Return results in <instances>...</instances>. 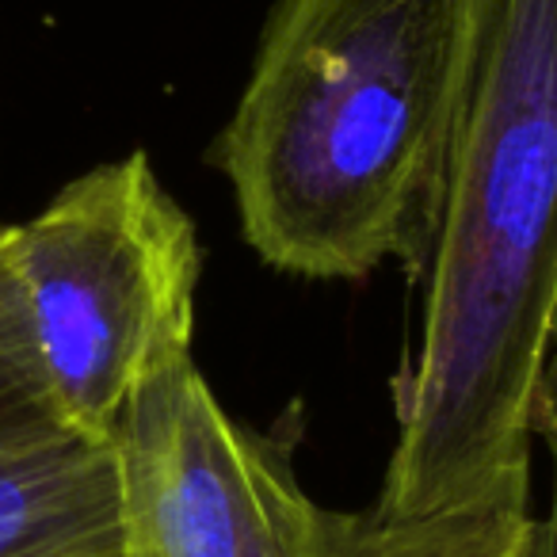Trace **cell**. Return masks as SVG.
I'll return each instance as SVG.
<instances>
[{
	"label": "cell",
	"mask_w": 557,
	"mask_h": 557,
	"mask_svg": "<svg viewBox=\"0 0 557 557\" xmlns=\"http://www.w3.org/2000/svg\"><path fill=\"white\" fill-rule=\"evenodd\" d=\"M115 447L126 557H310L318 504L275 443L222 409L195 356L134 389Z\"/></svg>",
	"instance_id": "obj_4"
},
{
	"label": "cell",
	"mask_w": 557,
	"mask_h": 557,
	"mask_svg": "<svg viewBox=\"0 0 557 557\" xmlns=\"http://www.w3.org/2000/svg\"><path fill=\"white\" fill-rule=\"evenodd\" d=\"M27 333L65 424L115 435L141 382L195 356L202 252L146 153L108 161L12 225Z\"/></svg>",
	"instance_id": "obj_3"
},
{
	"label": "cell",
	"mask_w": 557,
	"mask_h": 557,
	"mask_svg": "<svg viewBox=\"0 0 557 557\" xmlns=\"http://www.w3.org/2000/svg\"><path fill=\"white\" fill-rule=\"evenodd\" d=\"M54 428L73 424L62 420L42 379L12 268V225H0V447L35 440Z\"/></svg>",
	"instance_id": "obj_7"
},
{
	"label": "cell",
	"mask_w": 557,
	"mask_h": 557,
	"mask_svg": "<svg viewBox=\"0 0 557 557\" xmlns=\"http://www.w3.org/2000/svg\"><path fill=\"white\" fill-rule=\"evenodd\" d=\"M534 440H542L549 455V500L546 511L534 516L531 557H557V333L549 344L546 367H542L539 394H534Z\"/></svg>",
	"instance_id": "obj_8"
},
{
	"label": "cell",
	"mask_w": 557,
	"mask_h": 557,
	"mask_svg": "<svg viewBox=\"0 0 557 557\" xmlns=\"http://www.w3.org/2000/svg\"><path fill=\"white\" fill-rule=\"evenodd\" d=\"M0 557H126L115 435L54 428L0 447Z\"/></svg>",
	"instance_id": "obj_5"
},
{
	"label": "cell",
	"mask_w": 557,
	"mask_h": 557,
	"mask_svg": "<svg viewBox=\"0 0 557 557\" xmlns=\"http://www.w3.org/2000/svg\"><path fill=\"white\" fill-rule=\"evenodd\" d=\"M470 32L473 0H278L218 149L268 268L432 260Z\"/></svg>",
	"instance_id": "obj_2"
},
{
	"label": "cell",
	"mask_w": 557,
	"mask_h": 557,
	"mask_svg": "<svg viewBox=\"0 0 557 557\" xmlns=\"http://www.w3.org/2000/svg\"><path fill=\"white\" fill-rule=\"evenodd\" d=\"M428 263L382 516L531 496L534 394L557 333V0H473Z\"/></svg>",
	"instance_id": "obj_1"
},
{
	"label": "cell",
	"mask_w": 557,
	"mask_h": 557,
	"mask_svg": "<svg viewBox=\"0 0 557 557\" xmlns=\"http://www.w3.org/2000/svg\"><path fill=\"white\" fill-rule=\"evenodd\" d=\"M531 496H493L428 516L318 508L310 557H531Z\"/></svg>",
	"instance_id": "obj_6"
}]
</instances>
